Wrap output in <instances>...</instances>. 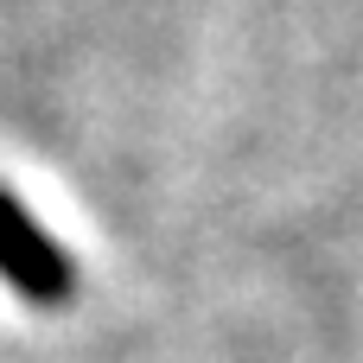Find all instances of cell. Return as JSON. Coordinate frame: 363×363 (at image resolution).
Masks as SVG:
<instances>
[{
	"label": "cell",
	"instance_id": "obj_1",
	"mask_svg": "<svg viewBox=\"0 0 363 363\" xmlns=\"http://www.w3.org/2000/svg\"><path fill=\"white\" fill-rule=\"evenodd\" d=\"M0 281H6L19 300H32V306H64L70 287H77L70 255L19 211L13 191H0Z\"/></svg>",
	"mask_w": 363,
	"mask_h": 363
}]
</instances>
